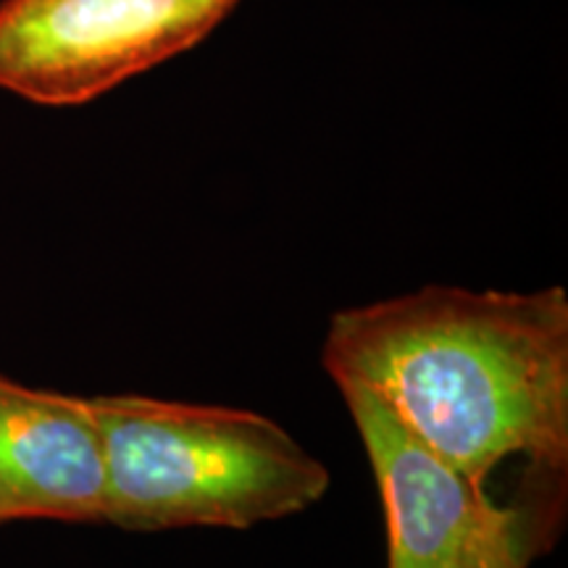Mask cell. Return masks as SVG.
<instances>
[{
  "mask_svg": "<svg viewBox=\"0 0 568 568\" xmlns=\"http://www.w3.org/2000/svg\"><path fill=\"white\" fill-rule=\"evenodd\" d=\"M105 521L103 443L88 397L0 376V524Z\"/></svg>",
  "mask_w": 568,
  "mask_h": 568,
  "instance_id": "obj_5",
  "label": "cell"
},
{
  "mask_svg": "<svg viewBox=\"0 0 568 568\" xmlns=\"http://www.w3.org/2000/svg\"><path fill=\"white\" fill-rule=\"evenodd\" d=\"M542 506H506V516L497 524L493 539L474 568H529L539 550V539L548 531Z\"/></svg>",
  "mask_w": 568,
  "mask_h": 568,
  "instance_id": "obj_6",
  "label": "cell"
},
{
  "mask_svg": "<svg viewBox=\"0 0 568 568\" xmlns=\"http://www.w3.org/2000/svg\"><path fill=\"white\" fill-rule=\"evenodd\" d=\"M366 447L387 521V568H474L493 539L506 506L485 485L393 416L372 389L337 382Z\"/></svg>",
  "mask_w": 568,
  "mask_h": 568,
  "instance_id": "obj_4",
  "label": "cell"
},
{
  "mask_svg": "<svg viewBox=\"0 0 568 568\" xmlns=\"http://www.w3.org/2000/svg\"><path fill=\"white\" fill-rule=\"evenodd\" d=\"M243 0H3L0 90L82 105L193 51Z\"/></svg>",
  "mask_w": 568,
  "mask_h": 568,
  "instance_id": "obj_3",
  "label": "cell"
},
{
  "mask_svg": "<svg viewBox=\"0 0 568 568\" xmlns=\"http://www.w3.org/2000/svg\"><path fill=\"white\" fill-rule=\"evenodd\" d=\"M324 368L372 389L410 435L485 485L510 456L568 466V295L429 284L332 316Z\"/></svg>",
  "mask_w": 568,
  "mask_h": 568,
  "instance_id": "obj_1",
  "label": "cell"
},
{
  "mask_svg": "<svg viewBox=\"0 0 568 568\" xmlns=\"http://www.w3.org/2000/svg\"><path fill=\"white\" fill-rule=\"evenodd\" d=\"M103 443L105 524L130 531L251 529L308 510L329 471L245 408L145 395L88 397Z\"/></svg>",
  "mask_w": 568,
  "mask_h": 568,
  "instance_id": "obj_2",
  "label": "cell"
}]
</instances>
